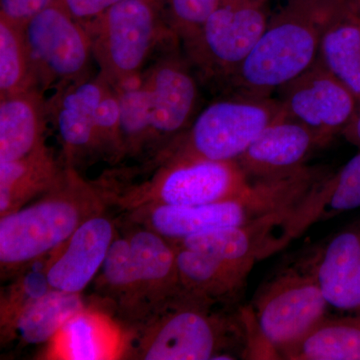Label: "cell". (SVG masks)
<instances>
[{"instance_id": "obj_27", "label": "cell", "mask_w": 360, "mask_h": 360, "mask_svg": "<svg viewBox=\"0 0 360 360\" xmlns=\"http://www.w3.org/2000/svg\"><path fill=\"white\" fill-rule=\"evenodd\" d=\"M99 276L106 291L122 304L134 307L146 298L127 236L113 239Z\"/></svg>"}, {"instance_id": "obj_14", "label": "cell", "mask_w": 360, "mask_h": 360, "mask_svg": "<svg viewBox=\"0 0 360 360\" xmlns=\"http://www.w3.org/2000/svg\"><path fill=\"white\" fill-rule=\"evenodd\" d=\"M115 238L108 217L97 213L85 220L45 265L52 290L82 293L101 271Z\"/></svg>"}, {"instance_id": "obj_31", "label": "cell", "mask_w": 360, "mask_h": 360, "mask_svg": "<svg viewBox=\"0 0 360 360\" xmlns=\"http://www.w3.org/2000/svg\"><path fill=\"white\" fill-rule=\"evenodd\" d=\"M122 0H61L71 15L85 26Z\"/></svg>"}, {"instance_id": "obj_12", "label": "cell", "mask_w": 360, "mask_h": 360, "mask_svg": "<svg viewBox=\"0 0 360 360\" xmlns=\"http://www.w3.org/2000/svg\"><path fill=\"white\" fill-rule=\"evenodd\" d=\"M191 65L170 53L142 77L149 90L153 137L174 141L195 118L200 89Z\"/></svg>"}, {"instance_id": "obj_11", "label": "cell", "mask_w": 360, "mask_h": 360, "mask_svg": "<svg viewBox=\"0 0 360 360\" xmlns=\"http://www.w3.org/2000/svg\"><path fill=\"white\" fill-rule=\"evenodd\" d=\"M360 207V153L333 174H326L296 205L279 215L272 231L276 251L311 225Z\"/></svg>"}, {"instance_id": "obj_33", "label": "cell", "mask_w": 360, "mask_h": 360, "mask_svg": "<svg viewBox=\"0 0 360 360\" xmlns=\"http://www.w3.org/2000/svg\"><path fill=\"white\" fill-rule=\"evenodd\" d=\"M347 1L357 13L360 14V0H347Z\"/></svg>"}, {"instance_id": "obj_19", "label": "cell", "mask_w": 360, "mask_h": 360, "mask_svg": "<svg viewBox=\"0 0 360 360\" xmlns=\"http://www.w3.org/2000/svg\"><path fill=\"white\" fill-rule=\"evenodd\" d=\"M65 174L45 144L20 160L0 163V214L4 217L49 193Z\"/></svg>"}, {"instance_id": "obj_16", "label": "cell", "mask_w": 360, "mask_h": 360, "mask_svg": "<svg viewBox=\"0 0 360 360\" xmlns=\"http://www.w3.org/2000/svg\"><path fill=\"white\" fill-rule=\"evenodd\" d=\"M307 264L329 307L360 314V222L329 239Z\"/></svg>"}, {"instance_id": "obj_10", "label": "cell", "mask_w": 360, "mask_h": 360, "mask_svg": "<svg viewBox=\"0 0 360 360\" xmlns=\"http://www.w3.org/2000/svg\"><path fill=\"white\" fill-rule=\"evenodd\" d=\"M278 92L284 115L326 144L343 134L360 108L354 94L319 59Z\"/></svg>"}, {"instance_id": "obj_29", "label": "cell", "mask_w": 360, "mask_h": 360, "mask_svg": "<svg viewBox=\"0 0 360 360\" xmlns=\"http://www.w3.org/2000/svg\"><path fill=\"white\" fill-rule=\"evenodd\" d=\"M51 290L45 267L39 270H30L25 276H21L18 283L14 284L8 297L2 302V324L6 328L7 326L11 328L16 315L26 304L46 295Z\"/></svg>"}, {"instance_id": "obj_26", "label": "cell", "mask_w": 360, "mask_h": 360, "mask_svg": "<svg viewBox=\"0 0 360 360\" xmlns=\"http://www.w3.org/2000/svg\"><path fill=\"white\" fill-rule=\"evenodd\" d=\"M116 89L120 98L123 153L132 151L153 139L148 87L139 75Z\"/></svg>"}, {"instance_id": "obj_18", "label": "cell", "mask_w": 360, "mask_h": 360, "mask_svg": "<svg viewBox=\"0 0 360 360\" xmlns=\"http://www.w3.org/2000/svg\"><path fill=\"white\" fill-rule=\"evenodd\" d=\"M47 115L39 89L1 97L0 163L20 160L44 146Z\"/></svg>"}, {"instance_id": "obj_23", "label": "cell", "mask_w": 360, "mask_h": 360, "mask_svg": "<svg viewBox=\"0 0 360 360\" xmlns=\"http://www.w3.org/2000/svg\"><path fill=\"white\" fill-rule=\"evenodd\" d=\"M84 309L80 293L51 290L18 312L11 328L27 345L53 340L66 322Z\"/></svg>"}, {"instance_id": "obj_6", "label": "cell", "mask_w": 360, "mask_h": 360, "mask_svg": "<svg viewBox=\"0 0 360 360\" xmlns=\"http://www.w3.org/2000/svg\"><path fill=\"white\" fill-rule=\"evenodd\" d=\"M267 0H221L186 44L189 63L205 77L227 82L250 56L271 13Z\"/></svg>"}, {"instance_id": "obj_9", "label": "cell", "mask_w": 360, "mask_h": 360, "mask_svg": "<svg viewBox=\"0 0 360 360\" xmlns=\"http://www.w3.org/2000/svg\"><path fill=\"white\" fill-rule=\"evenodd\" d=\"M250 184L236 161L167 160L134 198L139 206L207 205L232 198Z\"/></svg>"}, {"instance_id": "obj_15", "label": "cell", "mask_w": 360, "mask_h": 360, "mask_svg": "<svg viewBox=\"0 0 360 360\" xmlns=\"http://www.w3.org/2000/svg\"><path fill=\"white\" fill-rule=\"evenodd\" d=\"M108 84L101 75L84 77L65 85L49 105L66 158L77 160L99 148L97 135V108Z\"/></svg>"}, {"instance_id": "obj_28", "label": "cell", "mask_w": 360, "mask_h": 360, "mask_svg": "<svg viewBox=\"0 0 360 360\" xmlns=\"http://www.w3.org/2000/svg\"><path fill=\"white\" fill-rule=\"evenodd\" d=\"M168 25L186 44L217 9L221 0H160Z\"/></svg>"}, {"instance_id": "obj_17", "label": "cell", "mask_w": 360, "mask_h": 360, "mask_svg": "<svg viewBox=\"0 0 360 360\" xmlns=\"http://www.w3.org/2000/svg\"><path fill=\"white\" fill-rule=\"evenodd\" d=\"M174 245L180 290L215 304L231 307L238 302L252 265L225 262L200 251Z\"/></svg>"}, {"instance_id": "obj_8", "label": "cell", "mask_w": 360, "mask_h": 360, "mask_svg": "<svg viewBox=\"0 0 360 360\" xmlns=\"http://www.w3.org/2000/svg\"><path fill=\"white\" fill-rule=\"evenodd\" d=\"M23 30L37 89H61L87 77L94 56L91 39L61 0L33 16Z\"/></svg>"}, {"instance_id": "obj_32", "label": "cell", "mask_w": 360, "mask_h": 360, "mask_svg": "<svg viewBox=\"0 0 360 360\" xmlns=\"http://www.w3.org/2000/svg\"><path fill=\"white\" fill-rule=\"evenodd\" d=\"M342 135L348 142L360 149V108Z\"/></svg>"}, {"instance_id": "obj_34", "label": "cell", "mask_w": 360, "mask_h": 360, "mask_svg": "<svg viewBox=\"0 0 360 360\" xmlns=\"http://www.w3.org/2000/svg\"><path fill=\"white\" fill-rule=\"evenodd\" d=\"M267 1H270V0H267Z\"/></svg>"}, {"instance_id": "obj_4", "label": "cell", "mask_w": 360, "mask_h": 360, "mask_svg": "<svg viewBox=\"0 0 360 360\" xmlns=\"http://www.w3.org/2000/svg\"><path fill=\"white\" fill-rule=\"evenodd\" d=\"M101 75L117 87L139 77L156 44L174 37L160 0H122L84 26Z\"/></svg>"}, {"instance_id": "obj_13", "label": "cell", "mask_w": 360, "mask_h": 360, "mask_svg": "<svg viewBox=\"0 0 360 360\" xmlns=\"http://www.w3.org/2000/svg\"><path fill=\"white\" fill-rule=\"evenodd\" d=\"M326 146L319 135L283 115L258 135L236 162L250 181L276 179L307 167L309 156Z\"/></svg>"}, {"instance_id": "obj_20", "label": "cell", "mask_w": 360, "mask_h": 360, "mask_svg": "<svg viewBox=\"0 0 360 360\" xmlns=\"http://www.w3.org/2000/svg\"><path fill=\"white\" fill-rule=\"evenodd\" d=\"M144 297L155 309L179 290L176 248L153 229H141L129 236Z\"/></svg>"}, {"instance_id": "obj_2", "label": "cell", "mask_w": 360, "mask_h": 360, "mask_svg": "<svg viewBox=\"0 0 360 360\" xmlns=\"http://www.w3.org/2000/svg\"><path fill=\"white\" fill-rule=\"evenodd\" d=\"M179 290L153 311L137 340L135 352L146 360L234 359L246 355L245 314Z\"/></svg>"}, {"instance_id": "obj_24", "label": "cell", "mask_w": 360, "mask_h": 360, "mask_svg": "<svg viewBox=\"0 0 360 360\" xmlns=\"http://www.w3.org/2000/svg\"><path fill=\"white\" fill-rule=\"evenodd\" d=\"M54 338L56 354L71 360L110 359L116 345L115 333L101 315L84 309L66 322Z\"/></svg>"}, {"instance_id": "obj_21", "label": "cell", "mask_w": 360, "mask_h": 360, "mask_svg": "<svg viewBox=\"0 0 360 360\" xmlns=\"http://www.w3.org/2000/svg\"><path fill=\"white\" fill-rule=\"evenodd\" d=\"M288 360H360V314L324 317L297 342L279 352Z\"/></svg>"}, {"instance_id": "obj_3", "label": "cell", "mask_w": 360, "mask_h": 360, "mask_svg": "<svg viewBox=\"0 0 360 360\" xmlns=\"http://www.w3.org/2000/svg\"><path fill=\"white\" fill-rule=\"evenodd\" d=\"M101 194L72 169L32 205L0 219L2 270L20 269L56 250L85 220L101 213Z\"/></svg>"}, {"instance_id": "obj_30", "label": "cell", "mask_w": 360, "mask_h": 360, "mask_svg": "<svg viewBox=\"0 0 360 360\" xmlns=\"http://www.w3.org/2000/svg\"><path fill=\"white\" fill-rule=\"evenodd\" d=\"M54 0H0V18L25 28L33 16Z\"/></svg>"}, {"instance_id": "obj_5", "label": "cell", "mask_w": 360, "mask_h": 360, "mask_svg": "<svg viewBox=\"0 0 360 360\" xmlns=\"http://www.w3.org/2000/svg\"><path fill=\"white\" fill-rule=\"evenodd\" d=\"M284 115L279 99L234 96L215 101L170 142L167 160L236 161Z\"/></svg>"}, {"instance_id": "obj_22", "label": "cell", "mask_w": 360, "mask_h": 360, "mask_svg": "<svg viewBox=\"0 0 360 360\" xmlns=\"http://www.w3.org/2000/svg\"><path fill=\"white\" fill-rule=\"evenodd\" d=\"M319 59L360 105V14L347 0L324 32Z\"/></svg>"}, {"instance_id": "obj_25", "label": "cell", "mask_w": 360, "mask_h": 360, "mask_svg": "<svg viewBox=\"0 0 360 360\" xmlns=\"http://www.w3.org/2000/svg\"><path fill=\"white\" fill-rule=\"evenodd\" d=\"M37 89L23 27L0 18V96Z\"/></svg>"}, {"instance_id": "obj_1", "label": "cell", "mask_w": 360, "mask_h": 360, "mask_svg": "<svg viewBox=\"0 0 360 360\" xmlns=\"http://www.w3.org/2000/svg\"><path fill=\"white\" fill-rule=\"evenodd\" d=\"M345 0H286L229 82L234 96L269 97L316 63L324 32Z\"/></svg>"}, {"instance_id": "obj_7", "label": "cell", "mask_w": 360, "mask_h": 360, "mask_svg": "<svg viewBox=\"0 0 360 360\" xmlns=\"http://www.w3.org/2000/svg\"><path fill=\"white\" fill-rule=\"evenodd\" d=\"M329 304L307 264L281 270L253 300L258 328L278 354L326 316Z\"/></svg>"}]
</instances>
